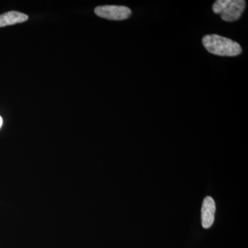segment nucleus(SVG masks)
<instances>
[{"label": "nucleus", "mask_w": 248, "mask_h": 248, "mask_svg": "<svg viewBox=\"0 0 248 248\" xmlns=\"http://www.w3.org/2000/svg\"><path fill=\"white\" fill-rule=\"evenodd\" d=\"M2 124H3L2 118H1V116H0V128H1V125H2Z\"/></svg>", "instance_id": "423d86ee"}, {"label": "nucleus", "mask_w": 248, "mask_h": 248, "mask_svg": "<svg viewBox=\"0 0 248 248\" xmlns=\"http://www.w3.org/2000/svg\"><path fill=\"white\" fill-rule=\"evenodd\" d=\"M215 212L216 205L215 201L211 197H205L202 208V223L205 229H208L213 226L215 221Z\"/></svg>", "instance_id": "20e7f679"}, {"label": "nucleus", "mask_w": 248, "mask_h": 248, "mask_svg": "<svg viewBox=\"0 0 248 248\" xmlns=\"http://www.w3.org/2000/svg\"><path fill=\"white\" fill-rule=\"evenodd\" d=\"M246 9L244 0H217L213 6L215 14L221 16L223 21L232 22L238 20Z\"/></svg>", "instance_id": "f03ea898"}, {"label": "nucleus", "mask_w": 248, "mask_h": 248, "mask_svg": "<svg viewBox=\"0 0 248 248\" xmlns=\"http://www.w3.org/2000/svg\"><path fill=\"white\" fill-rule=\"evenodd\" d=\"M94 14L98 17L108 20L121 21L130 17L132 11L126 6L105 5L96 7L94 9Z\"/></svg>", "instance_id": "7ed1b4c3"}, {"label": "nucleus", "mask_w": 248, "mask_h": 248, "mask_svg": "<svg viewBox=\"0 0 248 248\" xmlns=\"http://www.w3.org/2000/svg\"><path fill=\"white\" fill-rule=\"evenodd\" d=\"M29 19L27 15L17 11H9L6 14L0 15V28L14 25L26 22Z\"/></svg>", "instance_id": "39448f33"}, {"label": "nucleus", "mask_w": 248, "mask_h": 248, "mask_svg": "<svg viewBox=\"0 0 248 248\" xmlns=\"http://www.w3.org/2000/svg\"><path fill=\"white\" fill-rule=\"evenodd\" d=\"M203 46L213 55L218 56H238L242 52L237 42L218 35H207L202 39Z\"/></svg>", "instance_id": "f257e3e1"}]
</instances>
